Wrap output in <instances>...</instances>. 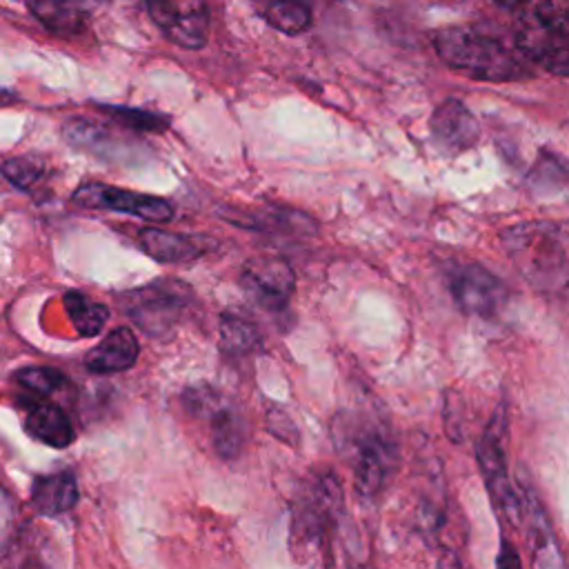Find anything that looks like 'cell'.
I'll return each mask as SVG.
<instances>
[{"label":"cell","instance_id":"cell-1","mask_svg":"<svg viewBox=\"0 0 569 569\" xmlns=\"http://www.w3.org/2000/svg\"><path fill=\"white\" fill-rule=\"evenodd\" d=\"M433 49L449 69L482 82H513L533 73V64L516 42L507 44L480 27L440 29L433 33Z\"/></svg>","mask_w":569,"mask_h":569},{"label":"cell","instance_id":"cell-2","mask_svg":"<svg viewBox=\"0 0 569 569\" xmlns=\"http://www.w3.org/2000/svg\"><path fill=\"white\" fill-rule=\"evenodd\" d=\"M505 253L518 273L538 291L569 289V222L525 220L500 236Z\"/></svg>","mask_w":569,"mask_h":569},{"label":"cell","instance_id":"cell-3","mask_svg":"<svg viewBox=\"0 0 569 569\" xmlns=\"http://www.w3.org/2000/svg\"><path fill=\"white\" fill-rule=\"evenodd\" d=\"M345 516L340 482L331 473L313 478L296 498L291 511V553L300 565H327L329 542Z\"/></svg>","mask_w":569,"mask_h":569},{"label":"cell","instance_id":"cell-4","mask_svg":"<svg viewBox=\"0 0 569 569\" xmlns=\"http://www.w3.org/2000/svg\"><path fill=\"white\" fill-rule=\"evenodd\" d=\"M336 427V442H340V449L353 465L356 491L362 498H376L385 489L396 462V445L391 436L380 422L356 416L349 420L340 418Z\"/></svg>","mask_w":569,"mask_h":569},{"label":"cell","instance_id":"cell-5","mask_svg":"<svg viewBox=\"0 0 569 569\" xmlns=\"http://www.w3.org/2000/svg\"><path fill=\"white\" fill-rule=\"evenodd\" d=\"M193 293L173 278L153 280L120 296V309L151 338H167L182 320Z\"/></svg>","mask_w":569,"mask_h":569},{"label":"cell","instance_id":"cell-6","mask_svg":"<svg viewBox=\"0 0 569 569\" xmlns=\"http://www.w3.org/2000/svg\"><path fill=\"white\" fill-rule=\"evenodd\" d=\"M184 405L196 418L209 425L211 445L220 458L231 460L240 456L247 442V425L231 402L211 387H191L184 393Z\"/></svg>","mask_w":569,"mask_h":569},{"label":"cell","instance_id":"cell-7","mask_svg":"<svg viewBox=\"0 0 569 569\" xmlns=\"http://www.w3.org/2000/svg\"><path fill=\"white\" fill-rule=\"evenodd\" d=\"M447 282L453 302L467 316L491 320L509 302L507 284L476 262H460L447 269Z\"/></svg>","mask_w":569,"mask_h":569},{"label":"cell","instance_id":"cell-8","mask_svg":"<svg viewBox=\"0 0 569 569\" xmlns=\"http://www.w3.org/2000/svg\"><path fill=\"white\" fill-rule=\"evenodd\" d=\"M513 42L531 64L553 76H569V24L518 11Z\"/></svg>","mask_w":569,"mask_h":569},{"label":"cell","instance_id":"cell-9","mask_svg":"<svg viewBox=\"0 0 569 569\" xmlns=\"http://www.w3.org/2000/svg\"><path fill=\"white\" fill-rule=\"evenodd\" d=\"M144 7L169 42L182 49H202L207 44L211 24L207 0H144Z\"/></svg>","mask_w":569,"mask_h":569},{"label":"cell","instance_id":"cell-10","mask_svg":"<svg viewBox=\"0 0 569 569\" xmlns=\"http://www.w3.org/2000/svg\"><path fill=\"white\" fill-rule=\"evenodd\" d=\"M71 202L82 209L118 211L149 222H169L173 218V204L169 200L104 182H82L73 191Z\"/></svg>","mask_w":569,"mask_h":569},{"label":"cell","instance_id":"cell-11","mask_svg":"<svg viewBox=\"0 0 569 569\" xmlns=\"http://www.w3.org/2000/svg\"><path fill=\"white\" fill-rule=\"evenodd\" d=\"M476 458L478 469L485 478L491 505L502 522L509 527L522 525V496L520 489H516L507 473V458L500 445V438L493 429H487L485 436L476 445Z\"/></svg>","mask_w":569,"mask_h":569},{"label":"cell","instance_id":"cell-12","mask_svg":"<svg viewBox=\"0 0 569 569\" xmlns=\"http://www.w3.org/2000/svg\"><path fill=\"white\" fill-rule=\"evenodd\" d=\"M240 287L244 296L258 307L267 311H280L287 307L296 289V273L284 258L260 253L244 262Z\"/></svg>","mask_w":569,"mask_h":569},{"label":"cell","instance_id":"cell-13","mask_svg":"<svg viewBox=\"0 0 569 569\" xmlns=\"http://www.w3.org/2000/svg\"><path fill=\"white\" fill-rule=\"evenodd\" d=\"M431 136L449 153H460L478 142L480 127L460 100H445L431 116Z\"/></svg>","mask_w":569,"mask_h":569},{"label":"cell","instance_id":"cell-14","mask_svg":"<svg viewBox=\"0 0 569 569\" xmlns=\"http://www.w3.org/2000/svg\"><path fill=\"white\" fill-rule=\"evenodd\" d=\"M520 496H522V525L527 527L529 542L533 547L531 562L536 567H565V558L556 542L553 529H551L549 518H547L540 500L536 498L533 489L522 482Z\"/></svg>","mask_w":569,"mask_h":569},{"label":"cell","instance_id":"cell-15","mask_svg":"<svg viewBox=\"0 0 569 569\" xmlns=\"http://www.w3.org/2000/svg\"><path fill=\"white\" fill-rule=\"evenodd\" d=\"M138 244L149 258L164 264H184V262L198 260L209 251V244H202L200 238H193L187 233H173L156 227L138 229Z\"/></svg>","mask_w":569,"mask_h":569},{"label":"cell","instance_id":"cell-16","mask_svg":"<svg viewBox=\"0 0 569 569\" xmlns=\"http://www.w3.org/2000/svg\"><path fill=\"white\" fill-rule=\"evenodd\" d=\"M140 342L129 327H116L84 356V367L91 373H118L136 365Z\"/></svg>","mask_w":569,"mask_h":569},{"label":"cell","instance_id":"cell-17","mask_svg":"<svg viewBox=\"0 0 569 569\" xmlns=\"http://www.w3.org/2000/svg\"><path fill=\"white\" fill-rule=\"evenodd\" d=\"M22 425L31 438H36L42 445L56 447V449L69 447L76 438L73 425L69 420V416L64 413V409H60L58 405L47 402V400L27 402Z\"/></svg>","mask_w":569,"mask_h":569},{"label":"cell","instance_id":"cell-18","mask_svg":"<svg viewBox=\"0 0 569 569\" xmlns=\"http://www.w3.org/2000/svg\"><path fill=\"white\" fill-rule=\"evenodd\" d=\"M33 18L60 38L78 36L91 16V0H24Z\"/></svg>","mask_w":569,"mask_h":569},{"label":"cell","instance_id":"cell-19","mask_svg":"<svg viewBox=\"0 0 569 569\" xmlns=\"http://www.w3.org/2000/svg\"><path fill=\"white\" fill-rule=\"evenodd\" d=\"M78 482L71 471L38 476L31 485V505L42 516H60L76 507Z\"/></svg>","mask_w":569,"mask_h":569},{"label":"cell","instance_id":"cell-20","mask_svg":"<svg viewBox=\"0 0 569 569\" xmlns=\"http://www.w3.org/2000/svg\"><path fill=\"white\" fill-rule=\"evenodd\" d=\"M256 13L273 29L298 36L311 27V0H249Z\"/></svg>","mask_w":569,"mask_h":569},{"label":"cell","instance_id":"cell-21","mask_svg":"<svg viewBox=\"0 0 569 569\" xmlns=\"http://www.w3.org/2000/svg\"><path fill=\"white\" fill-rule=\"evenodd\" d=\"M62 307L76 329L78 336L82 338H93L98 336L109 318V307L89 298L82 291H67L62 296Z\"/></svg>","mask_w":569,"mask_h":569},{"label":"cell","instance_id":"cell-22","mask_svg":"<svg viewBox=\"0 0 569 569\" xmlns=\"http://www.w3.org/2000/svg\"><path fill=\"white\" fill-rule=\"evenodd\" d=\"M220 345L231 356H247L260 345V331L253 322L224 313L220 320Z\"/></svg>","mask_w":569,"mask_h":569},{"label":"cell","instance_id":"cell-23","mask_svg":"<svg viewBox=\"0 0 569 569\" xmlns=\"http://www.w3.org/2000/svg\"><path fill=\"white\" fill-rule=\"evenodd\" d=\"M104 116H109L113 122L138 129V131H162L169 127V118L162 113L133 109V107H116V104H102L98 107Z\"/></svg>","mask_w":569,"mask_h":569},{"label":"cell","instance_id":"cell-24","mask_svg":"<svg viewBox=\"0 0 569 569\" xmlns=\"http://www.w3.org/2000/svg\"><path fill=\"white\" fill-rule=\"evenodd\" d=\"M13 378L18 385L38 396H49L58 391L62 385H67L64 373L53 367H22L13 373Z\"/></svg>","mask_w":569,"mask_h":569},{"label":"cell","instance_id":"cell-25","mask_svg":"<svg viewBox=\"0 0 569 569\" xmlns=\"http://www.w3.org/2000/svg\"><path fill=\"white\" fill-rule=\"evenodd\" d=\"M44 171L42 160L36 156H13L2 162V176L18 189H31Z\"/></svg>","mask_w":569,"mask_h":569},{"label":"cell","instance_id":"cell-26","mask_svg":"<svg viewBox=\"0 0 569 569\" xmlns=\"http://www.w3.org/2000/svg\"><path fill=\"white\" fill-rule=\"evenodd\" d=\"M518 11L531 13L542 20L569 24V0H527Z\"/></svg>","mask_w":569,"mask_h":569},{"label":"cell","instance_id":"cell-27","mask_svg":"<svg viewBox=\"0 0 569 569\" xmlns=\"http://www.w3.org/2000/svg\"><path fill=\"white\" fill-rule=\"evenodd\" d=\"M267 429L282 442L296 447L300 442V431L296 427V422L289 418L287 411H282L280 407H271L267 409Z\"/></svg>","mask_w":569,"mask_h":569},{"label":"cell","instance_id":"cell-28","mask_svg":"<svg viewBox=\"0 0 569 569\" xmlns=\"http://www.w3.org/2000/svg\"><path fill=\"white\" fill-rule=\"evenodd\" d=\"M496 562H498V567H505V565L507 567H520V558H518V553L513 551V547L507 540L502 542V551H500Z\"/></svg>","mask_w":569,"mask_h":569},{"label":"cell","instance_id":"cell-29","mask_svg":"<svg viewBox=\"0 0 569 569\" xmlns=\"http://www.w3.org/2000/svg\"><path fill=\"white\" fill-rule=\"evenodd\" d=\"M493 2H498L500 7H507V9H520L527 0H493Z\"/></svg>","mask_w":569,"mask_h":569}]
</instances>
